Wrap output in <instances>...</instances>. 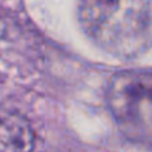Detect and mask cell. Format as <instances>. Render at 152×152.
Listing matches in <instances>:
<instances>
[{"instance_id":"cell-1","label":"cell","mask_w":152,"mask_h":152,"mask_svg":"<svg viewBox=\"0 0 152 152\" xmlns=\"http://www.w3.org/2000/svg\"><path fill=\"white\" fill-rule=\"evenodd\" d=\"M84 31L109 54L134 58L152 45V5L148 2H82Z\"/></svg>"},{"instance_id":"cell-2","label":"cell","mask_w":152,"mask_h":152,"mask_svg":"<svg viewBox=\"0 0 152 152\" xmlns=\"http://www.w3.org/2000/svg\"><path fill=\"white\" fill-rule=\"evenodd\" d=\"M106 97L119 131L128 140L152 148V69L115 75Z\"/></svg>"},{"instance_id":"cell-3","label":"cell","mask_w":152,"mask_h":152,"mask_svg":"<svg viewBox=\"0 0 152 152\" xmlns=\"http://www.w3.org/2000/svg\"><path fill=\"white\" fill-rule=\"evenodd\" d=\"M34 134L28 121L11 110L0 109V152H30Z\"/></svg>"},{"instance_id":"cell-4","label":"cell","mask_w":152,"mask_h":152,"mask_svg":"<svg viewBox=\"0 0 152 152\" xmlns=\"http://www.w3.org/2000/svg\"><path fill=\"white\" fill-rule=\"evenodd\" d=\"M2 30H3V26H2V23H0V34H2Z\"/></svg>"}]
</instances>
